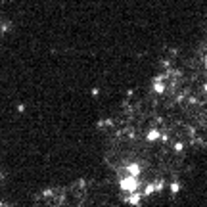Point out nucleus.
I'll return each instance as SVG.
<instances>
[{"instance_id":"f257e3e1","label":"nucleus","mask_w":207,"mask_h":207,"mask_svg":"<svg viewBox=\"0 0 207 207\" xmlns=\"http://www.w3.org/2000/svg\"><path fill=\"white\" fill-rule=\"evenodd\" d=\"M119 186L123 192H134V190H138V176H132V174H129V176L121 178L119 180Z\"/></svg>"},{"instance_id":"f03ea898","label":"nucleus","mask_w":207,"mask_h":207,"mask_svg":"<svg viewBox=\"0 0 207 207\" xmlns=\"http://www.w3.org/2000/svg\"><path fill=\"white\" fill-rule=\"evenodd\" d=\"M125 201L127 203H131V205H134V207H138L142 203V194L138 192V190H134V192H129V196L125 198Z\"/></svg>"},{"instance_id":"7ed1b4c3","label":"nucleus","mask_w":207,"mask_h":207,"mask_svg":"<svg viewBox=\"0 0 207 207\" xmlns=\"http://www.w3.org/2000/svg\"><path fill=\"white\" fill-rule=\"evenodd\" d=\"M125 171H127V174H132V176H140L142 167L138 163H129L127 167H125Z\"/></svg>"},{"instance_id":"20e7f679","label":"nucleus","mask_w":207,"mask_h":207,"mask_svg":"<svg viewBox=\"0 0 207 207\" xmlns=\"http://www.w3.org/2000/svg\"><path fill=\"white\" fill-rule=\"evenodd\" d=\"M159 134H161V132L157 131V129H152V131L146 134V140H148V142H155L157 138H159Z\"/></svg>"},{"instance_id":"39448f33","label":"nucleus","mask_w":207,"mask_h":207,"mask_svg":"<svg viewBox=\"0 0 207 207\" xmlns=\"http://www.w3.org/2000/svg\"><path fill=\"white\" fill-rule=\"evenodd\" d=\"M153 90H155V92H157V94H163V92H165V84H163V83H161V81H159V79H157V81H155V83H153Z\"/></svg>"},{"instance_id":"423d86ee","label":"nucleus","mask_w":207,"mask_h":207,"mask_svg":"<svg viewBox=\"0 0 207 207\" xmlns=\"http://www.w3.org/2000/svg\"><path fill=\"white\" fill-rule=\"evenodd\" d=\"M153 192H155V188H153V182H150V184H146L144 192H140V194H142V196H152Z\"/></svg>"},{"instance_id":"0eeeda50","label":"nucleus","mask_w":207,"mask_h":207,"mask_svg":"<svg viewBox=\"0 0 207 207\" xmlns=\"http://www.w3.org/2000/svg\"><path fill=\"white\" fill-rule=\"evenodd\" d=\"M180 188H182V186H180V182H173V184L169 186L171 194H178V192H180Z\"/></svg>"},{"instance_id":"6e6552de","label":"nucleus","mask_w":207,"mask_h":207,"mask_svg":"<svg viewBox=\"0 0 207 207\" xmlns=\"http://www.w3.org/2000/svg\"><path fill=\"white\" fill-rule=\"evenodd\" d=\"M174 150H176V152H182V150H184V144H182V142H176V144H174Z\"/></svg>"},{"instance_id":"1a4fd4ad","label":"nucleus","mask_w":207,"mask_h":207,"mask_svg":"<svg viewBox=\"0 0 207 207\" xmlns=\"http://www.w3.org/2000/svg\"><path fill=\"white\" fill-rule=\"evenodd\" d=\"M0 180H2V174H0Z\"/></svg>"}]
</instances>
